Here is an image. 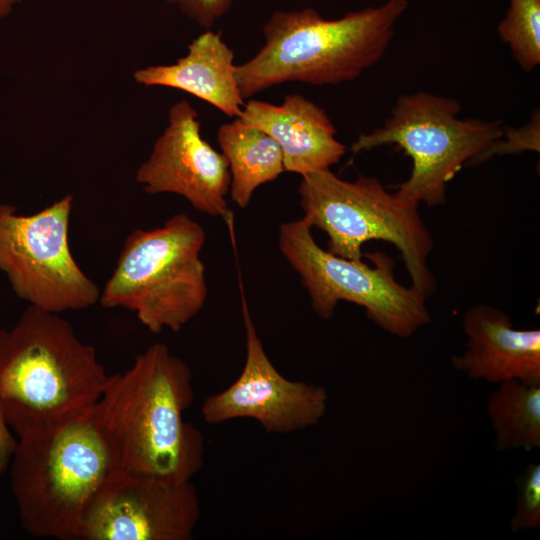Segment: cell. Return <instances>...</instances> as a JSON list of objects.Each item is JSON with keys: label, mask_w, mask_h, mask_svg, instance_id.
<instances>
[{"label": "cell", "mask_w": 540, "mask_h": 540, "mask_svg": "<svg viewBox=\"0 0 540 540\" xmlns=\"http://www.w3.org/2000/svg\"><path fill=\"white\" fill-rule=\"evenodd\" d=\"M193 399L190 367L164 343L110 375L97 410L117 470L191 481L205 454L201 432L184 420Z\"/></svg>", "instance_id": "1"}, {"label": "cell", "mask_w": 540, "mask_h": 540, "mask_svg": "<svg viewBox=\"0 0 540 540\" xmlns=\"http://www.w3.org/2000/svg\"><path fill=\"white\" fill-rule=\"evenodd\" d=\"M109 376L59 314L29 305L14 326L0 327V411L18 438L97 404Z\"/></svg>", "instance_id": "2"}, {"label": "cell", "mask_w": 540, "mask_h": 540, "mask_svg": "<svg viewBox=\"0 0 540 540\" xmlns=\"http://www.w3.org/2000/svg\"><path fill=\"white\" fill-rule=\"evenodd\" d=\"M407 7V0H387L332 20L311 7L274 12L262 28L263 46L236 65L242 96L288 82L323 86L358 78L383 57Z\"/></svg>", "instance_id": "3"}, {"label": "cell", "mask_w": 540, "mask_h": 540, "mask_svg": "<svg viewBox=\"0 0 540 540\" xmlns=\"http://www.w3.org/2000/svg\"><path fill=\"white\" fill-rule=\"evenodd\" d=\"M8 468L22 528L35 537L77 540L87 510L117 471L97 404L19 437Z\"/></svg>", "instance_id": "4"}, {"label": "cell", "mask_w": 540, "mask_h": 540, "mask_svg": "<svg viewBox=\"0 0 540 540\" xmlns=\"http://www.w3.org/2000/svg\"><path fill=\"white\" fill-rule=\"evenodd\" d=\"M205 239L202 226L184 213L160 227L131 232L100 291V304L134 312L154 334L164 329L178 332L207 299L200 258Z\"/></svg>", "instance_id": "5"}, {"label": "cell", "mask_w": 540, "mask_h": 540, "mask_svg": "<svg viewBox=\"0 0 540 540\" xmlns=\"http://www.w3.org/2000/svg\"><path fill=\"white\" fill-rule=\"evenodd\" d=\"M298 192L304 218L327 234L329 252L362 260L365 242L392 243L402 256L412 286L426 297L433 294L436 281L427 260L434 244L418 206L388 192L377 178L359 175L348 181L330 169L301 176Z\"/></svg>", "instance_id": "6"}, {"label": "cell", "mask_w": 540, "mask_h": 540, "mask_svg": "<svg viewBox=\"0 0 540 540\" xmlns=\"http://www.w3.org/2000/svg\"><path fill=\"white\" fill-rule=\"evenodd\" d=\"M461 109L457 99L425 91L400 95L382 126L361 133L351 151L396 144L413 164L396 195L415 206L443 205L447 183L503 134L501 121L460 119Z\"/></svg>", "instance_id": "7"}, {"label": "cell", "mask_w": 540, "mask_h": 540, "mask_svg": "<svg viewBox=\"0 0 540 540\" xmlns=\"http://www.w3.org/2000/svg\"><path fill=\"white\" fill-rule=\"evenodd\" d=\"M311 229L304 217L282 223L278 244L321 318L330 319L338 302L344 300L363 307L377 326L400 338L410 337L431 322L426 296L396 281L394 262L387 255H365L373 266L337 256L316 243Z\"/></svg>", "instance_id": "8"}, {"label": "cell", "mask_w": 540, "mask_h": 540, "mask_svg": "<svg viewBox=\"0 0 540 540\" xmlns=\"http://www.w3.org/2000/svg\"><path fill=\"white\" fill-rule=\"evenodd\" d=\"M73 196L22 215L0 203V271L16 295L38 309L60 314L99 302L100 290L74 259L69 244Z\"/></svg>", "instance_id": "9"}, {"label": "cell", "mask_w": 540, "mask_h": 540, "mask_svg": "<svg viewBox=\"0 0 540 540\" xmlns=\"http://www.w3.org/2000/svg\"><path fill=\"white\" fill-rule=\"evenodd\" d=\"M200 517L191 481L117 470L87 510L77 540H190Z\"/></svg>", "instance_id": "10"}, {"label": "cell", "mask_w": 540, "mask_h": 540, "mask_svg": "<svg viewBox=\"0 0 540 540\" xmlns=\"http://www.w3.org/2000/svg\"><path fill=\"white\" fill-rule=\"evenodd\" d=\"M246 358L238 378L207 397L202 416L208 424L238 418L256 420L267 433H293L319 423L327 411L324 387L285 378L273 365L243 303Z\"/></svg>", "instance_id": "11"}, {"label": "cell", "mask_w": 540, "mask_h": 540, "mask_svg": "<svg viewBox=\"0 0 540 540\" xmlns=\"http://www.w3.org/2000/svg\"><path fill=\"white\" fill-rule=\"evenodd\" d=\"M135 179L146 193L182 196L204 214L218 217L228 212V162L202 137L198 113L186 100L170 107L167 126Z\"/></svg>", "instance_id": "12"}, {"label": "cell", "mask_w": 540, "mask_h": 540, "mask_svg": "<svg viewBox=\"0 0 540 540\" xmlns=\"http://www.w3.org/2000/svg\"><path fill=\"white\" fill-rule=\"evenodd\" d=\"M462 323L467 343L462 355L451 358L456 370L494 384H540L538 329H515L506 313L484 304L467 310Z\"/></svg>", "instance_id": "13"}, {"label": "cell", "mask_w": 540, "mask_h": 540, "mask_svg": "<svg viewBox=\"0 0 540 540\" xmlns=\"http://www.w3.org/2000/svg\"><path fill=\"white\" fill-rule=\"evenodd\" d=\"M240 118L279 144L286 172L303 176L330 169L346 152L326 112L300 94L286 95L279 105L248 100Z\"/></svg>", "instance_id": "14"}, {"label": "cell", "mask_w": 540, "mask_h": 540, "mask_svg": "<svg viewBox=\"0 0 540 540\" xmlns=\"http://www.w3.org/2000/svg\"><path fill=\"white\" fill-rule=\"evenodd\" d=\"M234 51L221 32L207 29L173 64L151 65L133 73L136 83L163 86L191 94L230 118L240 117L245 104L236 79Z\"/></svg>", "instance_id": "15"}, {"label": "cell", "mask_w": 540, "mask_h": 540, "mask_svg": "<svg viewBox=\"0 0 540 540\" xmlns=\"http://www.w3.org/2000/svg\"><path fill=\"white\" fill-rule=\"evenodd\" d=\"M217 141L229 166L230 197L241 208L249 205L259 186L285 172L279 144L240 117L218 128Z\"/></svg>", "instance_id": "16"}, {"label": "cell", "mask_w": 540, "mask_h": 540, "mask_svg": "<svg viewBox=\"0 0 540 540\" xmlns=\"http://www.w3.org/2000/svg\"><path fill=\"white\" fill-rule=\"evenodd\" d=\"M495 448H540V384L509 380L498 384L486 405Z\"/></svg>", "instance_id": "17"}, {"label": "cell", "mask_w": 540, "mask_h": 540, "mask_svg": "<svg viewBox=\"0 0 540 540\" xmlns=\"http://www.w3.org/2000/svg\"><path fill=\"white\" fill-rule=\"evenodd\" d=\"M497 32L520 68L533 71L540 63V0H509Z\"/></svg>", "instance_id": "18"}, {"label": "cell", "mask_w": 540, "mask_h": 540, "mask_svg": "<svg viewBox=\"0 0 540 540\" xmlns=\"http://www.w3.org/2000/svg\"><path fill=\"white\" fill-rule=\"evenodd\" d=\"M540 527V464L532 463L517 479V497L510 530L514 533Z\"/></svg>", "instance_id": "19"}, {"label": "cell", "mask_w": 540, "mask_h": 540, "mask_svg": "<svg viewBox=\"0 0 540 540\" xmlns=\"http://www.w3.org/2000/svg\"><path fill=\"white\" fill-rule=\"evenodd\" d=\"M503 136L477 155L468 165L483 163L495 155L515 154L523 151L539 152L540 150V115L534 110L530 120L521 128L515 129L503 125Z\"/></svg>", "instance_id": "20"}, {"label": "cell", "mask_w": 540, "mask_h": 540, "mask_svg": "<svg viewBox=\"0 0 540 540\" xmlns=\"http://www.w3.org/2000/svg\"><path fill=\"white\" fill-rule=\"evenodd\" d=\"M176 6L186 17L207 29L223 17L240 0H164Z\"/></svg>", "instance_id": "21"}, {"label": "cell", "mask_w": 540, "mask_h": 540, "mask_svg": "<svg viewBox=\"0 0 540 540\" xmlns=\"http://www.w3.org/2000/svg\"><path fill=\"white\" fill-rule=\"evenodd\" d=\"M16 443L17 440L0 411V474L8 468Z\"/></svg>", "instance_id": "22"}, {"label": "cell", "mask_w": 540, "mask_h": 540, "mask_svg": "<svg viewBox=\"0 0 540 540\" xmlns=\"http://www.w3.org/2000/svg\"><path fill=\"white\" fill-rule=\"evenodd\" d=\"M24 0H0V19L8 16L15 5L21 3Z\"/></svg>", "instance_id": "23"}]
</instances>
